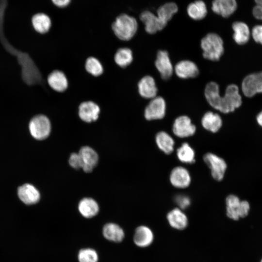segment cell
<instances>
[{
  "instance_id": "1",
  "label": "cell",
  "mask_w": 262,
  "mask_h": 262,
  "mask_svg": "<svg viewBox=\"0 0 262 262\" xmlns=\"http://www.w3.org/2000/svg\"><path fill=\"white\" fill-rule=\"evenodd\" d=\"M204 95L208 103L214 109L224 114L233 112L242 104L238 87L234 84L228 85L224 96L220 95L219 86L214 82L207 84Z\"/></svg>"
},
{
  "instance_id": "2",
  "label": "cell",
  "mask_w": 262,
  "mask_h": 262,
  "mask_svg": "<svg viewBox=\"0 0 262 262\" xmlns=\"http://www.w3.org/2000/svg\"><path fill=\"white\" fill-rule=\"evenodd\" d=\"M112 29L118 39L127 41L132 39L136 34L138 23L134 17L122 14L116 17L112 23Z\"/></svg>"
},
{
  "instance_id": "3",
  "label": "cell",
  "mask_w": 262,
  "mask_h": 262,
  "mask_svg": "<svg viewBox=\"0 0 262 262\" xmlns=\"http://www.w3.org/2000/svg\"><path fill=\"white\" fill-rule=\"evenodd\" d=\"M203 57L208 60L217 61L224 53V42L217 33H211L203 37L200 41Z\"/></svg>"
},
{
  "instance_id": "4",
  "label": "cell",
  "mask_w": 262,
  "mask_h": 262,
  "mask_svg": "<svg viewBox=\"0 0 262 262\" xmlns=\"http://www.w3.org/2000/svg\"><path fill=\"white\" fill-rule=\"evenodd\" d=\"M29 128L33 137L43 140L48 137L51 131V123L48 117L44 115H38L31 120Z\"/></svg>"
},
{
  "instance_id": "5",
  "label": "cell",
  "mask_w": 262,
  "mask_h": 262,
  "mask_svg": "<svg viewBox=\"0 0 262 262\" xmlns=\"http://www.w3.org/2000/svg\"><path fill=\"white\" fill-rule=\"evenodd\" d=\"M203 160L211 169L213 178L217 181L222 180L227 168L226 161L221 157L210 152L204 155Z\"/></svg>"
},
{
  "instance_id": "6",
  "label": "cell",
  "mask_w": 262,
  "mask_h": 262,
  "mask_svg": "<svg viewBox=\"0 0 262 262\" xmlns=\"http://www.w3.org/2000/svg\"><path fill=\"white\" fill-rule=\"evenodd\" d=\"M166 112V102L161 97L156 96L151 99L144 111V116L147 120L161 119Z\"/></svg>"
},
{
  "instance_id": "7",
  "label": "cell",
  "mask_w": 262,
  "mask_h": 262,
  "mask_svg": "<svg viewBox=\"0 0 262 262\" xmlns=\"http://www.w3.org/2000/svg\"><path fill=\"white\" fill-rule=\"evenodd\" d=\"M172 131L178 137L186 138L195 133L196 127L188 116L180 115L175 120L172 126Z\"/></svg>"
},
{
  "instance_id": "8",
  "label": "cell",
  "mask_w": 262,
  "mask_h": 262,
  "mask_svg": "<svg viewBox=\"0 0 262 262\" xmlns=\"http://www.w3.org/2000/svg\"><path fill=\"white\" fill-rule=\"evenodd\" d=\"M242 90L243 94L249 98L262 93V72L246 76L242 83Z\"/></svg>"
},
{
  "instance_id": "9",
  "label": "cell",
  "mask_w": 262,
  "mask_h": 262,
  "mask_svg": "<svg viewBox=\"0 0 262 262\" xmlns=\"http://www.w3.org/2000/svg\"><path fill=\"white\" fill-rule=\"evenodd\" d=\"M155 66L163 80H168L172 76L174 68L168 52L166 50L158 51L155 61Z\"/></svg>"
},
{
  "instance_id": "10",
  "label": "cell",
  "mask_w": 262,
  "mask_h": 262,
  "mask_svg": "<svg viewBox=\"0 0 262 262\" xmlns=\"http://www.w3.org/2000/svg\"><path fill=\"white\" fill-rule=\"evenodd\" d=\"M100 112L99 106L91 100L81 102L78 106V115L80 119L87 123L96 121Z\"/></svg>"
},
{
  "instance_id": "11",
  "label": "cell",
  "mask_w": 262,
  "mask_h": 262,
  "mask_svg": "<svg viewBox=\"0 0 262 262\" xmlns=\"http://www.w3.org/2000/svg\"><path fill=\"white\" fill-rule=\"evenodd\" d=\"M169 180L174 187L183 189L190 185L191 178L186 168L182 166H177L171 171Z\"/></svg>"
},
{
  "instance_id": "12",
  "label": "cell",
  "mask_w": 262,
  "mask_h": 262,
  "mask_svg": "<svg viewBox=\"0 0 262 262\" xmlns=\"http://www.w3.org/2000/svg\"><path fill=\"white\" fill-rule=\"evenodd\" d=\"M140 19L145 25L146 32L151 34L162 30L166 25L160 20L157 15L147 10L141 13Z\"/></svg>"
},
{
  "instance_id": "13",
  "label": "cell",
  "mask_w": 262,
  "mask_h": 262,
  "mask_svg": "<svg viewBox=\"0 0 262 262\" xmlns=\"http://www.w3.org/2000/svg\"><path fill=\"white\" fill-rule=\"evenodd\" d=\"M237 8V0H213L212 2L213 11L225 18L231 17Z\"/></svg>"
},
{
  "instance_id": "14",
  "label": "cell",
  "mask_w": 262,
  "mask_h": 262,
  "mask_svg": "<svg viewBox=\"0 0 262 262\" xmlns=\"http://www.w3.org/2000/svg\"><path fill=\"white\" fill-rule=\"evenodd\" d=\"M138 91L142 98L152 99L157 96L158 88L154 79L151 76L142 77L137 84Z\"/></svg>"
},
{
  "instance_id": "15",
  "label": "cell",
  "mask_w": 262,
  "mask_h": 262,
  "mask_svg": "<svg viewBox=\"0 0 262 262\" xmlns=\"http://www.w3.org/2000/svg\"><path fill=\"white\" fill-rule=\"evenodd\" d=\"M174 70L179 78L184 79L195 78L199 74L197 65L188 60L179 61L175 65Z\"/></svg>"
},
{
  "instance_id": "16",
  "label": "cell",
  "mask_w": 262,
  "mask_h": 262,
  "mask_svg": "<svg viewBox=\"0 0 262 262\" xmlns=\"http://www.w3.org/2000/svg\"><path fill=\"white\" fill-rule=\"evenodd\" d=\"M233 32L232 38L238 45L246 43L251 37V29L247 23L242 21H235L231 24Z\"/></svg>"
},
{
  "instance_id": "17",
  "label": "cell",
  "mask_w": 262,
  "mask_h": 262,
  "mask_svg": "<svg viewBox=\"0 0 262 262\" xmlns=\"http://www.w3.org/2000/svg\"><path fill=\"white\" fill-rule=\"evenodd\" d=\"M49 85L57 92H63L68 86V82L66 74L59 70H54L47 77Z\"/></svg>"
},
{
  "instance_id": "18",
  "label": "cell",
  "mask_w": 262,
  "mask_h": 262,
  "mask_svg": "<svg viewBox=\"0 0 262 262\" xmlns=\"http://www.w3.org/2000/svg\"><path fill=\"white\" fill-rule=\"evenodd\" d=\"M167 220L168 224L172 228L177 230H183L186 229L188 224V219L182 211V210L176 208L167 214Z\"/></svg>"
},
{
  "instance_id": "19",
  "label": "cell",
  "mask_w": 262,
  "mask_h": 262,
  "mask_svg": "<svg viewBox=\"0 0 262 262\" xmlns=\"http://www.w3.org/2000/svg\"><path fill=\"white\" fill-rule=\"evenodd\" d=\"M154 238V233L151 229L143 225L136 229L133 236V241L137 246L146 247L152 243Z\"/></svg>"
},
{
  "instance_id": "20",
  "label": "cell",
  "mask_w": 262,
  "mask_h": 262,
  "mask_svg": "<svg viewBox=\"0 0 262 262\" xmlns=\"http://www.w3.org/2000/svg\"><path fill=\"white\" fill-rule=\"evenodd\" d=\"M17 194L20 200L28 205L35 204L40 199L39 191L30 184H24L18 187Z\"/></svg>"
},
{
  "instance_id": "21",
  "label": "cell",
  "mask_w": 262,
  "mask_h": 262,
  "mask_svg": "<svg viewBox=\"0 0 262 262\" xmlns=\"http://www.w3.org/2000/svg\"><path fill=\"white\" fill-rule=\"evenodd\" d=\"M33 30L38 33L44 34L48 33L52 26V20L50 16L44 13L34 15L31 20Z\"/></svg>"
},
{
  "instance_id": "22",
  "label": "cell",
  "mask_w": 262,
  "mask_h": 262,
  "mask_svg": "<svg viewBox=\"0 0 262 262\" xmlns=\"http://www.w3.org/2000/svg\"><path fill=\"white\" fill-rule=\"evenodd\" d=\"M79 153L83 163L82 169L86 173L91 172L98 162L97 153L91 147L84 146L81 148Z\"/></svg>"
},
{
  "instance_id": "23",
  "label": "cell",
  "mask_w": 262,
  "mask_h": 262,
  "mask_svg": "<svg viewBox=\"0 0 262 262\" xmlns=\"http://www.w3.org/2000/svg\"><path fill=\"white\" fill-rule=\"evenodd\" d=\"M202 127L208 131L214 133L217 132L222 126V120L217 113L207 112L201 119Z\"/></svg>"
},
{
  "instance_id": "24",
  "label": "cell",
  "mask_w": 262,
  "mask_h": 262,
  "mask_svg": "<svg viewBox=\"0 0 262 262\" xmlns=\"http://www.w3.org/2000/svg\"><path fill=\"white\" fill-rule=\"evenodd\" d=\"M102 233L106 239L116 243L121 242L125 235L123 229L118 225L113 223L104 225Z\"/></svg>"
},
{
  "instance_id": "25",
  "label": "cell",
  "mask_w": 262,
  "mask_h": 262,
  "mask_svg": "<svg viewBox=\"0 0 262 262\" xmlns=\"http://www.w3.org/2000/svg\"><path fill=\"white\" fill-rule=\"evenodd\" d=\"M155 141L158 148L165 154H169L173 151L174 140L166 132H158L155 136Z\"/></svg>"
},
{
  "instance_id": "26",
  "label": "cell",
  "mask_w": 262,
  "mask_h": 262,
  "mask_svg": "<svg viewBox=\"0 0 262 262\" xmlns=\"http://www.w3.org/2000/svg\"><path fill=\"white\" fill-rule=\"evenodd\" d=\"M78 209L81 214L86 218H91L97 214L99 207L97 202L93 199L86 197L82 199L79 202Z\"/></svg>"
},
{
  "instance_id": "27",
  "label": "cell",
  "mask_w": 262,
  "mask_h": 262,
  "mask_svg": "<svg viewBox=\"0 0 262 262\" xmlns=\"http://www.w3.org/2000/svg\"><path fill=\"white\" fill-rule=\"evenodd\" d=\"M188 16L196 20L204 18L207 14V9L206 4L201 0H197L190 3L187 8Z\"/></svg>"
},
{
  "instance_id": "28",
  "label": "cell",
  "mask_w": 262,
  "mask_h": 262,
  "mask_svg": "<svg viewBox=\"0 0 262 262\" xmlns=\"http://www.w3.org/2000/svg\"><path fill=\"white\" fill-rule=\"evenodd\" d=\"M133 59L132 50L128 48L118 49L114 55V61L121 68H125L132 63Z\"/></svg>"
},
{
  "instance_id": "29",
  "label": "cell",
  "mask_w": 262,
  "mask_h": 262,
  "mask_svg": "<svg viewBox=\"0 0 262 262\" xmlns=\"http://www.w3.org/2000/svg\"><path fill=\"white\" fill-rule=\"evenodd\" d=\"M241 200L235 195H229L226 198V214L227 216L233 220L240 219L238 214V208Z\"/></svg>"
},
{
  "instance_id": "30",
  "label": "cell",
  "mask_w": 262,
  "mask_h": 262,
  "mask_svg": "<svg viewBox=\"0 0 262 262\" xmlns=\"http://www.w3.org/2000/svg\"><path fill=\"white\" fill-rule=\"evenodd\" d=\"M178 11V7L175 3L167 2L158 8L157 10V16L161 21L167 25V22Z\"/></svg>"
},
{
  "instance_id": "31",
  "label": "cell",
  "mask_w": 262,
  "mask_h": 262,
  "mask_svg": "<svg viewBox=\"0 0 262 262\" xmlns=\"http://www.w3.org/2000/svg\"><path fill=\"white\" fill-rule=\"evenodd\" d=\"M177 156L181 162L192 164L195 161L194 149L187 143H183L177 150Z\"/></svg>"
},
{
  "instance_id": "32",
  "label": "cell",
  "mask_w": 262,
  "mask_h": 262,
  "mask_svg": "<svg viewBox=\"0 0 262 262\" xmlns=\"http://www.w3.org/2000/svg\"><path fill=\"white\" fill-rule=\"evenodd\" d=\"M84 66L86 71L95 77L101 75L104 72L102 64L98 58L94 56H90L86 59Z\"/></svg>"
},
{
  "instance_id": "33",
  "label": "cell",
  "mask_w": 262,
  "mask_h": 262,
  "mask_svg": "<svg viewBox=\"0 0 262 262\" xmlns=\"http://www.w3.org/2000/svg\"><path fill=\"white\" fill-rule=\"evenodd\" d=\"M79 262H98V255L93 249L85 248L81 249L78 255Z\"/></svg>"
},
{
  "instance_id": "34",
  "label": "cell",
  "mask_w": 262,
  "mask_h": 262,
  "mask_svg": "<svg viewBox=\"0 0 262 262\" xmlns=\"http://www.w3.org/2000/svg\"><path fill=\"white\" fill-rule=\"evenodd\" d=\"M251 36L255 42L262 45V23L256 24L252 27Z\"/></svg>"
},
{
  "instance_id": "35",
  "label": "cell",
  "mask_w": 262,
  "mask_h": 262,
  "mask_svg": "<svg viewBox=\"0 0 262 262\" xmlns=\"http://www.w3.org/2000/svg\"><path fill=\"white\" fill-rule=\"evenodd\" d=\"M69 163L71 166L75 169L82 168L83 163L79 153H73L71 154Z\"/></svg>"
},
{
  "instance_id": "36",
  "label": "cell",
  "mask_w": 262,
  "mask_h": 262,
  "mask_svg": "<svg viewBox=\"0 0 262 262\" xmlns=\"http://www.w3.org/2000/svg\"><path fill=\"white\" fill-rule=\"evenodd\" d=\"M176 204L178 206V208L184 210L188 208L191 204V200L190 198L185 195H179L175 197V200Z\"/></svg>"
},
{
  "instance_id": "37",
  "label": "cell",
  "mask_w": 262,
  "mask_h": 262,
  "mask_svg": "<svg viewBox=\"0 0 262 262\" xmlns=\"http://www.w3.org/2000/svg\"><path fill=\"white\" fill-rule=\"evenodd\" d=\"M250 209V205L248 201L241 200L239 207L238 213L240 218H245L248 215Z\"/></svg>"
},
{
  "instance_id": "38",
  "label": "cell",
  "mask_w": 262,
  "mask_h": 262,
  "mask_svg": "<svg viewBox=\"0 0 262 262\" xmlns=\"http://www.w3.org/2000/svg\"><path fill=\"white\" fill-rule=\"evenodd\" d=\"M52 3L55 6L63 8L67 6L70 2L71 0H50Z\"/></svg>"
},
{
  "instance_id": "39",
  "label": "cell",
  "mask_w": 262,
  "mask_h": 262,
  "mask_svg": "<svg viewBox=\"0 0 262 262\" xmlns=\"http://www.w3.org/2000/svg\"><path fill=\"white\" fill-rule=\"evenodd\" d=\"M256 120L259 125L262 127V111L257 115Z\"/></svg>"
},
{
  "instance_id": "40",
  "label": "cell",
  "mask_w": 262,
  "mask_h": 262,
  "mask_svg": "<svg viewBox=\"0 0 262 262\" xmlns=\"http://www.w3.org/2000/svg\"><path fill=\"white\" fill-rule=\"evenodd\" d=\"M255 4L261 6L262 7V0H254Z\"/></svg>"
},
{
  "instance_id": "41",
  "label": "cell",
  "mask_w": 262,
  "mask_h": 262,
  "mask_svg": "<svg viewBox=\"0 0 262 262\" xmlns=\"http://www.w3.org/2000/svg\"><path fill=\"white\" fill-rule=\"evenodd\" d=\"M262 262V259H261V262Z\"/></svg>"
}]
</instances>
